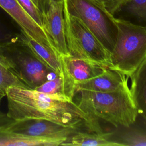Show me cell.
<instances>
[{"mask_svg":"<svg viewBox=\"0 0 146 146\" xmlns=\"http://www.w3.org/2000/svg\"><path fill=\"white\" fill-rule=\"evenodd\" d=\"M7 115L14 120L42 119L63 127L94 132L103 131L98 119L82 110L62 93H45L11 86L5 90Z\"/></svg>","mask_w":146,"mask_h":146,"instance_id":"cell-1","label":"cell"},{"mask_svg":"<svg viewBox=\"0 0 146 146\" xmlns=\"http://www.w3.org/2000/svg\"><path fill=\"white\" fill-rule=\"evenodd\" d=\"M77 104L84 112L116 127H128L136 121L139 113L128 84L110 92L80 90Z\"/></svg>","mask_w":146,"mask_h":146,"instance_id":"cell-2","label":"cell"},{"mask_svg":"<svg viewBox=\"0 0 146 146\" xmlns=\"http://www.w3.org/2000/svg\"><path fill=\"white\" fill-rule=\"evenodd\" d=\"M117 36L108 67L128 79L146 62V25L115 17Z\"/></svg>","mask_w":146,"mask_h":146,"instance_id":"cell-3","label":"cell"},{"mask_svg":"<svg viewBox=\"0 0 146 146\" xmlns=\"http://www.w3.org/2000/svg\"><path fill=\"white\" fill-rule=\"evenodd\" d=\"M64 10L79 18L110 52L116 40L115 16L93 0H63Z\"/></svg>","mask_w":146,"mask_h":146,"instance_id":"cell-4","label":"cell"},{"mask_svg":"<svg viewBox=\"0 0 146 146\" xmlns=\"http://www.w3.org/2000/svg\"><path fill=\"white\" fill-rule=\"evenodd\" d=\"M67 47L70 55L106 67L110 52L80 19L64 10Z\"/></svg>","mask_w":146,"mask_h":146,"instance_id":"cell-5","label":"cell"},{"mask_svg":"<svg viewBox=\"0 0 146 146\" xmlns=\"http://www.w3.org/2000/svg\"><path fill=\"white\" fill-rule=\"evenodd\" d=\"M60 56L64 71L63 80L65 93L72 99L76 93V83L94 78L101 74L107 68L70 55Z\"/></svg>","mask_w":146,"mask_h":146,"instance_id":"cell-6","label":"cell"},{"mask_svg":"<svg viewBox=\"0 0 146 146\" xmlns=\"http://www.w3.org/2000/svg\"><path fill=\"white\" fill-rule=\"evenodd\" d=\"M0 7L18 25L22 34L42 46L58 52L43 28L25 11L17 0H0Z\"/></svg>","mask_w":146,"mask_h":146,"instance_id":"cell-7","label":"cell"},{"mask_svg":"<svg viewBox=\"0 0 146 146\" xmlns=\"http://www.w3.org/2000/svg\"><path fill=\"white\" fill-rule=\"evenodd\" d=\"M43 28L58 53L70 55L66 39L63 1H51L49 8L43 14Z\"/></svg>","mask_w":146,"mask_h":146,"instance_id":"cell-8","label":"cell"},{"mask_svg":"<svg viewBox=\"0 0 146 146\" xmlns=\"http://www.w3.org/2000/svg\"><path fill=\"white\" fill-rule=\"evenodd\" d=\"M11 59L30 88L35 89L47 81L49 72H52L25 50L16 52Z\"/></svg>","mask_w":146,"mask_h":146,"instance_id":"cell-9","label":"cell"},{"mask_svg":"<svg viewBox=\"0 0 146 146\" xmlns=\"http://www.w3.org/2000/svg\"><path fill=\"white\" fill-rule=\"evenodd\" d=\"M42 119L15 120L8 131L34 136H70L75 130Z\"/></svg>","mask_w":146,"mask_h":146,"instance_id":"cell-10","label":"cell"},{"mask_svg":"<svg viewBox=\"0 0 146 146\" xmlns=\"http://www.w3.org/2000/svg\"><path fill=\"white\" fill-rule=\"evenodd\" d=\"M18 42L25 51L40 61L57 76L64 78V71L60 54L48 49L23 34L19 35Z\"/></svg>","mask_w":146,"mask_h":146,"instance_id":"cell-11","label":"cell"},{"mask_svg":"<svg viewBox=\"0 0 146 146\" xmlns=\"http://www.w3.org/2000/svg\"><path fill=\"white\" fill-rule=\"evenodd\" d=\"M128 84V78L122 73L108 67L100 75L76 84V91L110 92Z\"/></svg>","mask_w":146,"mask_h":146,"instance_id":"cell-12","label":"cell"},{"mask_svg":"<svg viewBox=\"0 0 146 146\" xmlns=\"http://www.w3.org/2000/svg\"><path fill=\"white\" fill-rule=\"evenodd\" d=\"M69 136H34L6 131L0 133V146H56L62 144Z\"/></svg>","mask_w":146,"mask_h":146,"instance_id":"cell-13","label":"cell"},{"mask_svg":"<svg viewBox=\"0 0 146 146\" xmlns=\"http://www.w3.org/2000/svg\"><path fill=\"white\" fill-rule=\"evenodd\" d=\"M114 132L75 130L62 145L121 146L114 139Z\"/></svg>","mask_w":146,"mask_h":146,"instance_id":"cell-14","label":"cell"},{"mask_svg":"<svg viewBox=\"0 0 146 146\" xmlns=\"http://www.w3.org/2000/svg\"><path fill=\"white\" fill-rule=\"evenodd\" d=\"M130 78L132 97L139 115L146 121V62Z\"/></svg>","mask_w":146,"mask_h":146,"instance_id":"cell-15","label":"cell"},{"mask_svg":"<svg viewBox=\"0 0 146 146\" xmlns=\"http://www.w3.org/2000/svg\"><path fill=\"white\" fill-rule=\"evenodd\" d=\"M115 138L121 146H146V128L135 126L133 124Z\"/></svg>","mask_w":146,"mask_h":146,"instance_id":"cell-16","label":"cell"},{"mask_svg":"<svg viewBox=\"0 0 146 146\" xmlns=\"http://www.w3.org/2000/svg\"><path fill=\"white\" fill-rule=\"evenodd\" d=\"M11 86L29 88L18 72L0 64V105L6 96V88Z\"/></svg>","mask_w":146,"mask_h":146,"instance_id":"cell-17","label":"cell"},{"mask_svg":"<svg viewBox=\"0 0 146 146\" xmlns=\"http://www.w3.org/2000/svg\"><path fill=\"white\" fill-rule=\"evenodd\" d=\"M123 9L139 25H146V0H130Z\"/></svg>","mask_w":146,"mask_h":146,"instance_id":"cell-18","label":"cell"},{"mask_svg":"<svg viewBox=\"0 0 146 146\" xmlns=\"http://www.w3.org/2000/svg\"><path fill=\"white\" fill-rule=\"evenodd\" d=\"M35 89L39 91L45 93L54 94L60 92L65 95L63 80L62 77L59 76H56L52 79L47 80Z\"/></svg>","mask_w":146,"mask_h":146,"instance_id":"cell-19","label":"cell"},{"mask_svg":"<svg viewBox=\"0 0 146 146\" xmlns=\"http://www.w3.org/2000/svg\"><path fill=\"white\" fill-rule=\"evenodd\" d=\"M25 11L42 27L43 14L32 0H17Z\"/></svg>","mask_w":146,"mask_h":146,"instance_id":"cell-20","label":"cell"},{"mask_svg":"<svg viewBox=\"0 0 146 146\" xmlns=\"http://www.w3.org/2000/svg\"><path fill=\"white\" fill-rule=\"evenodd\" d=\"M113 15L119 11L130 0H93Z\"/></svg>","mask_w":146,"mask_h":146,"instance_id":"cell-21","label":"cell"},{"mask_svg":"<svg viewBox=\"0 0 146 146\" xmlns=\"http://www.w3.org/2000/svg\"><path fill=\"white\" fill-rule=\"evenodd\" d=\"M14 121L7 116V113L0 110V133L8 131Z\"/></svg>","mask_w":146,"mask_h":146,"instance_id":"cell-22","label":"cell"},{"mask_svg":"<svg viewBox=\"0 0 146 146\" xmlns=\"http://www.w3.org/2000/svg\"><path fill=\"white\" fill-rule=\"evenodd\" d=\"M40 11L43 14L50 7L51 0H32Z\"/></svg>","mask_w":146,"mask_h":146,"instance_id":"cell-23","label":"cell"},{"mask_svg":"<svg viewBox=\"0 0 146 146\" xmlns=\"http://www.w3.org/2000/svg\"><path fill=\"white\" fill-rule=\"evenodd\" d=\"M51 1H55V2H62L63 0H51Z\"/></svg>","mask_w":146,"mask_h":146,"instance_id":"cell-24","label":"cell"}]
</instances>
